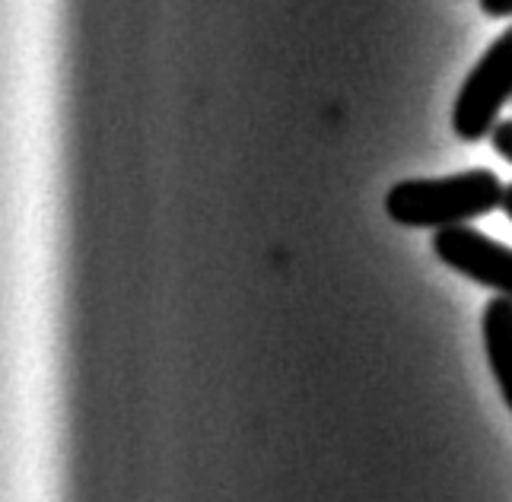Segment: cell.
<instances>
[{
	"label": "cell",
	"instance_id": "obj_1",
	"mask_svg": "<svg viewBox=\"0 0 512 502\" xmlns=\"http://www.w3.org/2000/svg\"><path fill=\"white\" fill-rule=\"evenodd\" d=\"M506 185L490 169H468L446 178H408L385 194V213L408 229L465 226L503 210Z\"/></svg>",
	"mask_w": 512,
	"mask_h": 502
},
{
	"label": "cell",
	"instance_id": "obj_2",
	"mask_svg": "<svg viewBox=\"0 0 512 502\" xmlns=\"http://www.w3.org/2000/svg\"><path fill=\"white\" fill-rule=\"evenodd\" d=\"M512 99V26L471 67L452 105V131L458 140L474 143L493 134L500 109Z\"/></svg>",
	"mask_w": 512,
	"mask_h": 502
},
{
	"label": "cell",
	"instance_id": "obj_3",
	"mask_svg": "<svg viewBox=\"0 0 512 502\" xmlns=\"http://www.w3.org/2000/svg\"><path fill=\"white\" fill-rule=\"evenodd\" d=\"M436 258L455 274H462L487 290L512 299V248L493 242L484 232L471 226H449L436 229L433 236Z\"/></svg>",
	"mask_w": 512,
	"mask_h": 502
},
{
	"label": "cell",
	"instance_id": "obj_4",
	"mask_svg": "<svg viewBox=\"0 0 512 502\" xmlns=\"http://www.w3.org/2000/svg\"><path fill=\"white\" fill-rule=\"evenodd\" d=\"M481 334H484L490 369L497 375L500 394L512 410V299L497 296L487 302L481 318Z\"/></svg>",
	"mask_w": 512,
	"mask_h": 502
},
{
	"label": "cell",
	"instance_id": "obj_5",
	"mask_svg": "<svg viewBox=\"0 0 512 502\" xmlns=\"http://www.w3.org/2000/svg\"><path fill=\"white\" fill-rule=\"evenodd\" d=\"M490 140H493V150H497L506 163H512V118L497 121V128H493Z\"/></svg>",
	"mask_w": 512,
	"mask_h": 502
},
{
	"label": "cell",
	"instance_id": "obj_6",
	"mask_svg": "<svg viewBox=\"0 0 512 502\" xmlns=\"http://www.w3.org/2000/svg\"><path fill=\"white\" fill-rule=\"evenodd\" d=\"M481 10L487 16H497V20H503V16H512V0H481Z\"/></svg>",
	"mask_w": 512,
	"mask_h": 502
},
{
	"label": "cell",
	"instance_id": "obj_7",
	"mask_svg": "<svg viewBox=\"0 0 512 502\" xmlns=\"http://www.w3.org/2000/svg\"><path fill=\"white\" fill-rule=\"evenodd\" d=\"M503 213L512 220V185H506V197H503Z\"/></svg>",
	"mask_w": 512,
	"mask_h": 502
}]
</instances>
